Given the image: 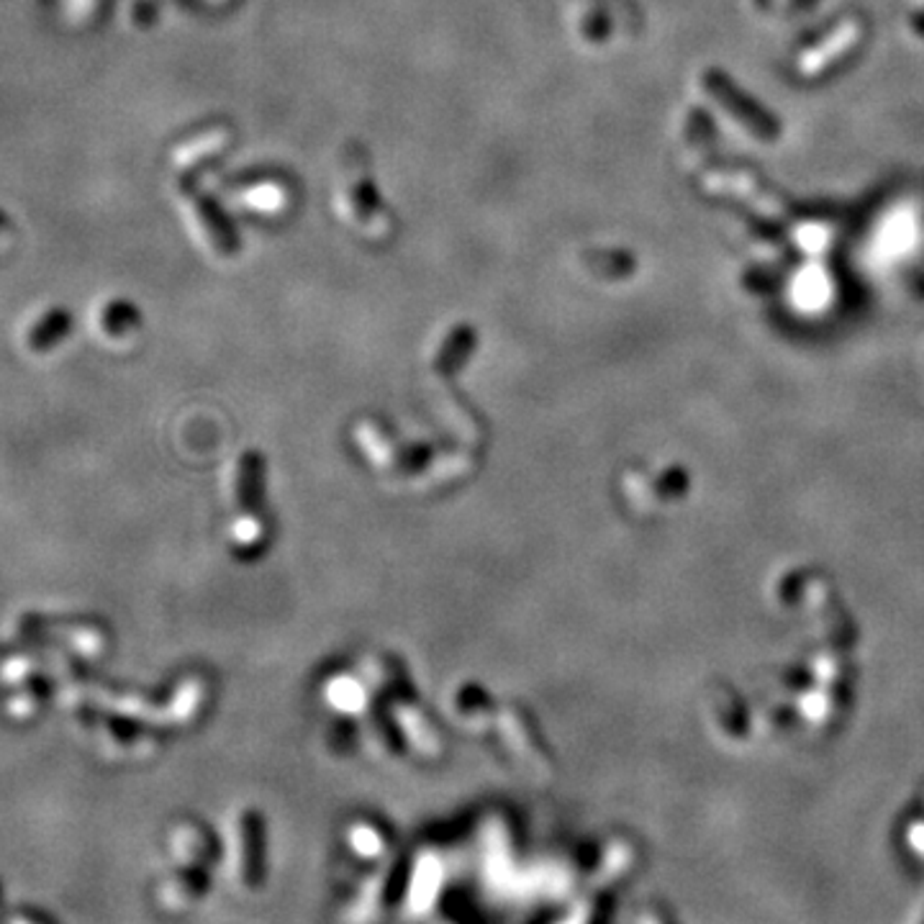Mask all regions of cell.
I'll list each match as a JSON object with an SVG mask.
<instances>
[{
    "label": "cell",
    "instance_id": "6da1fadb",
    "mask_svg": "<svg viewBox=\"0 0 924 924\" xmlns=\"http://www.w3.org/2000/svg\"><path fill=\"white\" fill-rule=\"evenodd\" d=\"M704 88L724 111H730L732 116H735L745 129H750L755 136H762V140H776L778 124L773 121V116L758 109V105H755L745 93H739V90L732 86L730 78H724L722 73H706Z\"/></svg>",
    "mask_w": 924,
    "mask_h": 924
},
{
    "label": "cell",
    "instance_id": "7a4b0ae2",
    "mask_svg": "<svg viewBox=\"0 0 924 924\" xmlns=\"http://www.w3.org/2000/svg\"><path fill=\"white\" fill-rule=\"evenodd\" d=\"M858 36H860V24H845V26H839L835 34L830 36L827 42L822 44V47H816V49H812L809 52V55L801 59V70H804V75H816V73H822L824 67L827 65H832V59L835 57H839V55H847V52H850L855 44H858Z\"/></svg>",
    "mask_w": 924,
    "mask_h": 924
},
{
    "label": "cell",
    "instance_id": "3957f363",
    "mask_svg": "<svg viewBox=\"0 0 924 924\" xmlns=\"http://www.w3.org/2000/svg\"><path fill=\"white\" fill-rule=\"evenodd\" d=\"M9 924H52V922L40 912V909L21 906L9 916Z\"/></svg>",
    "mask_w": 924,
    "mask_h": 924
},
{
    "label": "cell",
    "instance_id": "277c9868",
    "mask_svg": "<svg viewBox=\"0 0 924 924\" xmlns=\"http://www.w3.org/2000/svg\"><path fill=\"white\" fill-rule=\"evenodd\" d=\"M3 914H5V886L0 881V922H3Z\"/></svg>",
    "mask_w": 924,
    "mask_h": 924
},
{
    "label": "cell",
    "instance_id": "5b68a950",
    "mask_svg": "<svg viewBox=\"0 0 924 924\" xmlns=\"http://www.w3.org/2000/svg\"><path fill=\"white\" fill-rule=\"evenodd\" d=\"M5 221H9V219H5V213H3V211H0V229H3V226H5Z\"/></svg>",
    "mask_w": 924,
    "mask_h": 924
}]
</instances>
